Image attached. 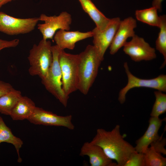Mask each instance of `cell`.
<instances>
[{
  "instance_id": "cell-1",
  "label": "cell",
  "mask_w": 166,
  "mask_h": 166,
  "mask_svg": "<svg viewBox=\"0 0 166 166\" xmlns=\"http://www.w3.org/2000/svg\"><path fill=\"white\" fill-rule=\"evenodd\" d=\"M90 142L100 146L109 158L116 161L117 166H124L131 155L136 152L134 147L121 134L119 125L110 131L98 129Z\"/></svg>"
},
{
  "instance_id": "cell-2",
  "label": "cell",
  "mask_w": 166,
  "mask_h": 166,
  "mask_svg": "<svg viewBox=\"0 0 166 166\" xmlns=\"http://www.w3.org/2000/svg\"><path fill=\"white\" fill-rule=\"evenodd\" d=\"M79 55L78 90L86 95L95 81L102 61L93 45H88Z\"/></svg>"
},
{
  "instance_id": "cell-3",
  "label": "cell",
  "mask_w": 166,
  "mask_h": 166,
  "mask_svg": "<svg viewBox=\"0 0 166 166\" xmlns=\"http://www.w3.org/2000/svg\"><path fill=\"white\" fill-rule=\"evenodd\" d=\"M51 47L50 41L43 39L38 45H33L28 57L30 75L38 76L41 80L45 77L53 61Z\"/></svg>"
},
{
  "instance_id": "cell-4",
  "label": "cell",
  "mask_w": 166,
  "mask_h": 166,
  "mask_svg": "<svg viewBox=\"0 0 166 166\" xmlns=\"http://www.w3.org/2000/svg\"><path fill=\"white\" fill-rule=\"evenodd\" d=\"M51 49L52 63L45 76L42 79V83L49 92L66 107L69 96L65 94L62 89L61 72L59 61V55L62 49L57 45L52 46Z\"/></svg>"
},
{
  "instance_id": "cell-5",
  "label": "cell",
  "mask_w": 166,
  "mask_h": 166,
  "mask_svg": "<svg viewBox=\"0 0 166 166\" xmlns=\"http://www.w3.org/2000/svg\"><path fill=\"white\" fill-rule=\"evenodd\" d=\"M59 61L62 74V87L67 96L78 90L79 56L61 50Z\"/></svg>"
},
{
  "instance_id": "cell-6",
  "label": "cell",
  "mask_w": 166,
  "mask_h": 166,
  "mask_svg": "<svg viewBox=\"0 0 166 166\" xmlns=\"http://www.w3.org/2000/svg\"><path fill=\"white\" fill-rule=\"evenodd\" d=\"M124 67L128 77L126 85L120 91L118 100L121 104L126 100L127 92L135 87H144L156 89L163 92H166V75L161 74L157 77L151 79H142L137 77L130 72L127 62L124 63Z\"/></svg>"
},
{
  "instance_id": "cell-7",
  "label": "cell",
  "mask_w": 166,
  "mask_h": 166,
  "mask_svg": "<svg viewBox=\"0 0 166 166\" xmlns=\"http://www.w3.org/2000/svg\"><path fill=\"white\" fill-rule=\"evenodd\" d=\"M39 18L43 24L38 25V28L42 33L43 39H52L55 33L60 30H69L72 22L71 15L66 11L61 12L58 16H48L42 14Z\"/></svg>"
},
{
  "instance_id": "cell-8",
  "label": "cell",
  "mask_w": 166,
  "mask_h": 166,
  "mask_svg": "<svg viewBox=\"0 0 166 166\" xmlns=\"http://www.w3.org/2000/svg\"><path fill=\"white\" fill-rule=\"evenodd\" d=\"M39 21V18H14L0 12V31L9 35L27 34L33 31Z\"/></svg>"
},
{
  "instance_id": "cell-9",
  "label": "cell",
  "mask_w": 166,
  "mask_h": 166,
  "mask_svg": "<svg viewBox=\"0 0 166 166\" xmlns=\"http://www.w3.org/2000/svg\"><path fill=\"white\" fill-rule=\"evenodd\" d=\"M72 116H60L36 107L33 113L27 119L35 124L45 126H62L73 130L74 126L72 122Z\"/></svg>"
},
{
  "instance_id": "cell-10",
  "label": "cell",
  "mask_w": 166,
  "mask_h": 166,
  "mask_svg": "<svg viewBox=\"0 0 166 166\" xmlns=\"http://www.w3.org/2000/svg\"><path fill=\"white\" fill-rule=\"evenodd\" d=\"M123 51L135 62L150 61L156 57L155 49L143 38L136 34L130 41L126 42L123 46Z\"/></svg>"
},
{
  "instance_id": "cell-11",
  "label": "cell",
  "mask_w": 166,
  "mask_h": 166,
  "mask_svg": "<svg viewBox=\"0 0 166 166\" xmlns=\"http://www.w3.org/2000/svg\"><path fill=\"white\" fill-rule=\"evenodd\" d=\"M121 21L119 17L110 19L109 23L104 30H100L96 27L92 31L93 45L102 61L105 53L112 42Z\"/></svg>"
},
{
  "instance_id": "cell-12",
  "label": "cell",
  "mask_w": 166,
  "mask_h": 166,
  "mask_svg": "<svg viewBox=\"0 0 166 166\" xmlns=\"http://www.w3.org/2000/svg\"><path fill=\"white\" fill-rule=\"evenodd\" d=\"M136 26V20L132 17H129L121 21L109 46L111 54H115L124 46L128 38H132L135 35L134 29Z\"/></svg>"
},
{
  "instance_id": "cell-13",
  "label": "cell",
  "mask_w": 166,
  "mask_h": 166,
  "mask_svg": "<svg viewBox=\"0 0 166 166\" xmlns=\"http://www.w3.org/2000/svg\"><path fill=\"white\" fill-rule=\"evenodd\" d=\"M79 155L88 156L91 166H117V163L113 162L100 146L90 142H86L83 144Z\"/></svg>"
},
{
  "instance_id": "cell-14",
  "label": "cell",
  "mask_w": 166,
  "mask_h": 166,
  "mask_svg": "<svg viewBox=\"0 0 166 166\" xmlns=\"http://www.w3.org/2000/svg\"><path fill=\"white\" fill-rule=\"evenodd\" d=\"M92 36V31L82 32L60 30L55 33L53 38L56 45L61 49H73L76 42Z\"/></svg>"
},
{
  "instance_id": "cell-15",
  "label": "cell",
  "mask_w": 166,
  "mask_h": 166,
  "mask_svg": "<svg viewBox=\"0 0 166 166\" xmlns=\"http://www.w3.org/2000/svg\"><path fill=\"white\" fill-rule=\"evenodd\" d=\"M163 120L158 117H151L148 127L143 135L136 141L134 147L136 152L144 153L151 143L158 139V131Z\"/></svg>"
},
{
  "instance_id": "cell-16",
  "label": "cell",
  "mask_w": 166,
  "mask_h": 166,
  "mask_svg": "<svg viewBox=\"0 0 166 166\" xmlns=\"http://www.w3.org/2000/svg\"><path fill=\"white\" fill-rule=\"evenodd\" d=\"M36 106L34 102L26 96H22L13 109L10 116L13 120L27 119L33 113Z\"/></svg>"
},
{
  "instance_id": "cell-17",
  "label": "cell",
  "mask_w": 166,
  "mask_h": 166,
  "mask_svg": "<svg viewBox=\"0 0 166 166\" xmlns=\"http://www.w3.org/2000/svg\"><path fill=\"white\" fill-rule=\"evenodd\" d=\"M83 9L95 23L96 27L100 30H104L109 23L110 19L107 18L100 11L91 0H78Z\"/></svg>"
},
{
  "instance_id": "cell-18",
  "label": "cell",
  "mask_w": 166,
  "mask_h": 166,
  "mask_svg": "<svg viewBox=\"0 0 166 166\" xmlns=\"http://www.w3.org/2000/svg\"><path fill=\"white\" fill-rule=\"evenodd\" d=\"M3 142L12 144L14 146L18 155V161L21 162L22 160L20 156L19 151L23 144V142L20 138L13 134L2 117H0V144Z\"/></svg>"
},
{
  "instance_id": "cell-19",
  "label": "cell",
  "mask_w": 166,
  "mask_h": 166,
  "mask_svg": "<svg viewBox=\"0 0 166 166\" xmlns=\"http://www.w3.org/2000/svg\"><path fill=\"white\" fill-rule=\"evenodd\" d=\"M21 92L14 89L0 97V113L10 115L11 112L22 96Z\"/></svg>"
},
{
  "instance_id": "cell-20",
  "label": "cell",
  "mask_w": 166,
  "mask_h": 166,
  "mask_svg": "<svg viewBox=\"0 0 166 166\" xmlns=\"http://www.w3.org/2000/svg\"><path fill=\"white\" fill-rule=\"evenodd\" d=\"M157 9L154 6L143 10H137L135 15L138 21L149 25L159 27L160 18L157 14Z\"/></svg>"
},
{
  "instance_id": "cell-21",
  "label": "cell",
  "mask_w": 166,
  "mask_h": 166,
  "mask_svg": "<svg viewBox=\"0 0 166 166\" xmlns=\"http://www.w3.org/2000/svg\"><path fill=\"white\" fill-rule=\"evenodd\" d=\"M160 23L159 27L160 31L156 42V49L163 56L164 61L161 66L163 68L166 64V16H160Z\"/></svg>"
},
{
  "instance_id": "cell-22",
  "label": "cell",
  "mask_w": 166,
  "mask_h": 166,
  "mask_svg": "<svg viewBox=\"0 0 166 166\" xmlns=\"http://www.w3.org/2000/svg\"><path fill=\"white\" fill-rule=\"evenodd\" d=\"M144 154V166H165L166 158L150 146Z\"/></svg>"
},
{
  "instance_id": "cell-23",
  "label": "cell",
  "mask_w": 166,
  "mask_h": 166,
  "mask_svg": "<svg viewBox=\"0 0 166 166\" xmlns=\"http://www.w3.org/2000/svg\"><path fill=\"white\" fill-rule=\"evenodd\" d=\"M156 99L150 113L151 117H158L166 111V94L157 90L154 92Z\"/></svg>"
},
{
  "instance_id": "cell-24",
  "label": "cell",
  "mask_w": 166,
  "mask_h": 166,
  "mask_svg": "<svg viewBox=\"0 0 166 166\" xmlns=\"http://www.w3.org/2000/svg\"><path fill=\"white\" fill-rule=\"evenodd\" d=\"M124 166H144V154L136 152L133 153Z\"/></svg>"
},
{
  "instance_id": "cell-25",
  "label": "cell",
  "mask_w": 166,
  "mask_h": 166,
  "mask_svg": "<svg viewBox=\"0 0 166 166\" xmlns=\"http://www.w3.org/2000/svg\"><path fill=\"white\" fill-rule=\"evenodd\" d=\"M162 135L160 138L151 144L152 147L157 152L164 155H166V149L164 148L166 144V139L162 137Z\"/></svg>"
},
{
  "instance_id": "cell-26",
  "label": "cell",
  "mask_w": 166,
  "mask_h": 166,
  "mask_svg": "<svg viewBox=\"0 0 166 166\" xmlns=\"http://www.w3.org/2000/svg\"><path fill=\"white\" fill-rule=\"evenodd\" d=\"M19 40L15 39L11 41L3 40L0 39V51L2 49L10 47H15L19 44Z\"/></svg>"
},
{
  "instance_id": "cell-27",
  "label": "cell",
  "mask_w": 166,
  "mask_h": 166,
  "mask_svg": "<svg viewBox=\"0 0 166 166\" xmlns=\"http://www.w3.org/2000/svg\"><path fill=\"white\" fill-rule=\"evenodd\" d=\"M14 89L10 84L0 81V97Z\"/></svg>"
},
{
  "instance_id": "cell-28",
  "label": "cell",
  "mask_w": 166,
  "mask_h": 166,
  "mask_svg": "<svg viewBox=\"0 0 166 166\" xmlns=\"http://www.w3.org/2000/svg\"><path fill=\"white\" fill-rule=\"evenodd\" d=\"M164 0H152V6L156 7L159 11H161L162 10V3Z\"/></svg>"
},
{
  "instance_id": "cell-29",
  "label": "cell",
  "mask_w": 166,
  "mask_h": 166,
  "mask_svg": "<svg viewBox=\"0 0 166 166\" xmlns=\"http://www.w3.org/2000/svg\"><path fill=\"white\" fill-rule=\"evenodd\" d=\"M16 0H0V8L3 5L11 2L12 1Z\"/></svg>"
}]
</instances>
